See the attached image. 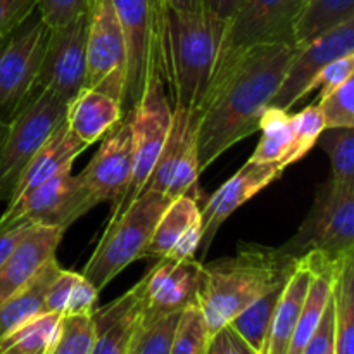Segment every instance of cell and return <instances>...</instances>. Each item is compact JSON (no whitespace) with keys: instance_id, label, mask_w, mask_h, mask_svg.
Listing matches in <instances>:
<instances>
[{"instance_id":"obj_46","label":"cell","mask_w":354,"mask_h":354,"mask_svg":"<svg viewBox=\"0 0 354 354\" xmlns=\"http://www.w3.org/2000/svg\"><path fill=\"white\" fill-rule=\"evenodd\" d=\"M7 130H9V123H6V121L0 120V149H2L3 140H6Z\"/></svg>"},{"instance_id":"obj_34","label":"cell","mask_w":354,"mask_h":354,"mask_svg":"<svg viewBox=\"0 0 354 354\" xmlns=\"http://www.w3.org/2000/svg\"><path fill=\"white\" fill-rule=\"evenodd\" d=\"M209 330L199 306L182 311L169 354H206Z\"/></svg>"},{"instance_id":"obj_14","label":"cell","mask_w":354,"mask_h":354,"mask_svg":"<svg viewBox=\"0 0 354 354\" xmlns=\"http://www.w3.org/2000/svg\"><path fill=\"white\" fill-rule=\"evenodd\" d=\"M349 54H354V19L346 21L310 44L297 47L270 107L289 111L297 100L311 92V85L322 69L335 59Z\"/></svg>"},{"instance_id":"obj_7","label":"cell","mask_w":354,"mask_h":354,"mask_svg":"<svg viewBox=\"0 0 354 354\" xmlns=\"http://www.w3.org/2000/svg\"><path fill=\"white\" fill-rule=\"evenodd\" d=\"M128 113L131 124V178L124 196L113 206L109 221L120 216L144 192L171 124V104L158 73L149 76L137 106Z\"/></svg>"},{"instance_id":"obj_21","label":"cell","mask_w":354,"mask_h":354,"mask_svg":"<svg viewBox=\"0 0 354 354\" xmlns=\"http://www.w3.org/2000/svg\"><path fill=\"white\" fill-rule=\"evenodd\" d=\"M142 320L140 283L92 313L93 346L90 354H128Z\"/></svg>"},{"instance_id":"obj_2","label":"cell","mask_w":354,"mask_h":354,"mask_svg":"<svg viewBox=\"0 0 354 354\" xmlns=\"http://www.w3.org/2000/svg\"><path fill=\"white\" fill-rule=\"evenodd\" d=\"M227 30V23L206 12H176L158 0L152 68L168 88L171 109L197 114L223 59Z\"/></svg>"},{"instance_id":"obj_1","label":"cell","mask_w":354,"mask_h":354,"mask_svg":"<svg viewBox=\"0 0 354 354\" xmlns=\"http://www.w3.org/2000/svg\"><path fill=\"white\" fill-rule=\"evenodd\" d=\"M296 45L265 44L225 52L196 114L201 173L223 152L259 130Z\"/></svg>"},{"instance_id":"obj_9","label":"cell","mask_w":354,"mask_h":354,"mask_svg":"<svg viewBox=\"0 0 354 354\" xmlns=\"http://www.w3.org/2000/svg\"><path fill=\"white\" fill-rule=\"evenodd\" d=\"M85 88L99 90L123 104L127 44L111 0H88L86 7Z\"/></svg>"},{"instance_id":"obj_19","label":"cell","mask_w":354,"mask_h":354,"mask_svg":"<svg viewBox=\"0 0 354 354\" xmlns=\"http://www.w3.org/2000/svg\"><path fill=\"white\" fill-rule=\"evenodd\" d=\"M201 234L199 201L189 196L176 197L156 223L142 259L196 258Z\"/></svg>"},{"instance_id":"obj_38","label":"cell","mask_w":354,"mask_h":354,"mask_svg":"<svg viewBox=\"0 0 354 354\" xmlns=\"http://www.w3.org/2000/svg\"><path fill=\"white\" fill-rule=\"evenodd\" d=\"M88 0H38L37 12L50 30L71 23L86 12Z\"/></svg>"},{"instance_id":"obj_6","label":"cell","mask_w":354,"mask_h":354,"mask_svg":"<svg viewBox=\"0 0 354 354\" xmlns=\"http://www.w3.org/2000/svg\"><path fill=\"white\" fill-rule=\"evenodd\" d=\"M66 109V100L47 90H35L9 121V130L0 149V203L9 201L23 169L64 121Z\"/></svg>"},{"instance_id":"obj_30","label":"cell","mask_w":354,"mask_h":354,"mask_svg":"<svg viewBox=\"0 0 354 354\" xmlns=\"http://www.w3.org/2000/svg\"><path fill=\"white\" fill-rule=\"evenodd\" d=\"M334 301V354H354V256H349L339 265Z\"/></svg>"},{"instance_id":"obj_31","label":"cell","mask_w":354,"mask_h":354,"mask_svg":"<svg viewBox=\"0 0 354 354\" xmlns=\"http://www.w3.org/2000/svg\"><path fill=\"white\" fill-rule=\"evenodd\" d=\"M283 286H286V283H283ZM283 286L270 290L268 294H265V296L259 297L258 301L249 304L245 310H242L241 313L228 324L258 354H263V351H265L270 325H272L273 313H275L277 303H279Z\"/></svg>"},{"instance_id":"obj_11","label":"cell","mask_w":354,"mask_h":354,"mask_svg":"<svg viewBox=\"0 0 354 354\" xmlns=\"http://www.w3.org/2000/svg\"><path fill=\"white\" fill-rule=\"evenodd\" d=\"M171 111L165 145L144 190L165 194L171 201L182 196L201 201L196 114L187 109Z\"/></svg>"},{"instance_id":"obj_36","label":"cell","mask_w":354,"mask_h":354,"mask_svg":"<svg viewBox=\"0 0 354 354\" xmlns=\"http://www.w3.org/2000/svg\"><path fill=\"white\" fill-rule=\"evenodd\" d=\"M93 346L92 315L62 317L61 330L48 354H90Z\"/></svg>"},{"instance_id":"obj_25","label":"cell","mask_w":354,"mask_h":354,"mask_svg":"<svg viewBox=\"0 0 354 354\" xmlns=\"http://www.w3.org/2000/svg\"><path fill=\"white\" fill-rule=\"evenodd\" d=\"M59 270L61 266L55 261V258L50 259L38 270L37 275L26 286L21 287L17 292H14L0 304V339L6 337L9 332L30 320L31 317L44 311L45 292Z\"/></svg>"},{"instance_id":"obj_4","label":"cell","mask_w":354,"mask_h":354,"mask_svg":"<svg viewBox=\"0 0 354 354\" xmlns=\"http://www.w3.org/2000/svg\"><path fill=\"white\" fill-rule=\"evenodd\" d=\"M171 203L168 196L144 190L123 213L111 220L83 268V275L102 290L128 265L142 259L156 223Z\"/></svg>"},{"instance_id":"obj_26","label":"cell","mask_w":354,"mask_h":354,"mask_svg":"<svg viewBox=\"0 0 354 354\" xmlns=\"http://www.w3.org/2000/svg\"><path fill=\"white\" fill-rule=\"evenodd\" d=\"M99 290L83 273L59 270L44 297V311L61 317L92 315L97 310Z\"/></svg>"},{"instance_id":"obj_27","label":"cell","mask_w":354,"mask_h":354,"mask_svg":"<svg viewBox=\"0 0 354 354\" xmlns=\"http://www.w3.org/2000/svg\"><path fill=\"white\" fill-rule=\"evenodd\" d=\"M354 19V0H306L294 26L296 47Z\"/></svg>"},{"instance_id":"obj_22","label":"cell","mask_w":354,"mask_h":354,"mask_svg":"<svg viewBox=\"0 0 354 354\" xmlns=\"http://www.w3.org/2000/svg\"><path fill=\"white\" fill-rule=\"evenodd\" d=\"M88 147L83 144L75 133L68 128L66 121H62L57 128L50 133V137L44 142L37 154L31 158L26 168L21 173L12 194H10L7 206L23 201L24 197L30 196L35 189L50 180L52 176L57 175L59 171L66 168H73L75 159Z\"/></svg>"},{"instance_id":"obj_13","label":"cell","mask_w":354,"mask_h":354,"mask_svg":"<svg viewBox=\"0 0 354 354\" xmlns=\"http://www.w3.org/2000/svg\"><path fill=\"white\" fill-rule=\"evenodd\" d=\"M86 83V12L71 23L50 30L47 48L38 69L35 90L69 100Z\"/></svg>"},{"instance_id":"obj_15","label":"cell","mask_w":354,"mask_h":354,"mask_svg":"<svg viewBox=\"0 0 354 354\" xmlns=\"http://www.w3.org/2000/svg\"><path fill=\"white\" fill-rule=\"evenodd\" d=\"M306 0H245L230 21L225 52L252 45L294 44V26Z\"/></svg>"},{"instance_id":"obj_43","label":"cell","mask_w":354,"mask_h":354,"mask_svg":"<svg viewBox=\"0 0 354 354\" xmlns=\"http://www.w3.org/2000/svg\"><path fill=\"white\" fill-rule=\"evenodd\" d=\"M31 227H33V223L28 220H17L9 225H0V266L6 263L10 252L19 244L21 239L30 232Z\"/></svg>"},{"instance_id":"obj_3","label":"cell","mask_w":354,"mask_h":354,"mask_svg":"<svg viewBox=\"0 0 354 354\" xmlns=\"http://www.w3.org/2000/svg\"><path fill=\"white\" fill-rule=\"evenodd\" d=\"M297 259L280 248L241 242L232 258L204 265L199 308L209 335L230 324L242 310L270 290L283 286Z\"/></svg>"},{"instance_id":"obj_42","label":"cell","mask_w":354,"mask_h":354,"mask_svg":"<svg viewBox=\"0 0 354 354\" xmlns=\"http://www.w3.org/2000/svg\"><path fill=\"white\" fill-rule=\"evenodd\" d=\"M206 354H258L230 325L214 332L207 342Z\"/></svg>"},{"instance_id":"obj_23","label":"cell","mask_w":354,"mask_h":354,"mask_svg":"<svg viewBox=\"0 0 354 354\" xmlns=\"http://www.w3.org/2000/svg\"><path fill=\"white\" fill-rule=\"evenodd\" d=\"M124 116L120 100L93 88H82L68 102L66 124L90 147Z\"/></svg>"},{"instance_id":"obj_44","label":"cell","mask_w":354,"mask_h":354,"mask_svg":"<svg viewBox=\"0 0 354 354\" xmlns=\"http://www.w3.org/2000/svg\"><path fill=\"white\" fill-rule=\"evenodd\" d=\"M244 2L245 0H201L203 12L227 24H230Z\"/></svg>"},{"instance_id":"obj_41","label":"cell","mask_w":354,"mask_h":354,"mask_svg":"<svg viewBox=\"0 0 354 354\" xmlns=\"http://www.w3.org/2000/svg\"><path fill=\"white\" fill-rule=\"evenodd\" d=\"M38 0H0V40L37 10Z\"/></svg>"},{"instance_id":"obj_37","label":"cell","mask_w":354,"mask_h":354,"mask_svg":"<svg viewBox=\"0 0 354 354\" xmlns=\"http://www.w3.org/2000/svg\"><path fill=\"white\" fill-rule=\"evenodd\" d=\"M325 128H354V78L318 99Z\"/></svg>"},{"instance_id":"obj_18","label":"cell","mask_w":354,"mask_h":354,"mask_svg":"<svg viewBox=\"0 0 354 354\" xmlns=\"http://www.w3.org/2000/svg\"><path fill=\"white\" fill-rule=\"evenodd\" d=\"M283 169L279 165H263V162L248 161L227 183L220 187L201 209V254L209 251L214 237L221 225L249 199L261 192L265 187L280 178Z\"/></svg>"},{"instance_id":"obj_16","label":"cell","mask_w":354,"mask_h":354,"mask_svg":"<svg viewBox=\"0 0 354 354\" xmlns=\"http://www.w3.org/2000/svg\"><path fill=\"white\" fill-rule=\"evenodd\" d=\"M127 44V88L123 113L133 109L152 75V37L158 0H111Z\"/></svg>"},{"instance_id":"obj_35","label":"cell","mask_w":354,"mask_h":354,"mask_svg":"<svg viewBox=\"0 0 354 354\" xmlns=\"http://www.w3.org/2000/svg\"><path fill=\"white\" fill-rule=\"evenodd\" d=\"M290 120H292V147L287 158V168L301 161L313 149V145H317L318 137L325 130L318 104L304 107L301 113L290 116Z\"/></svg>"},{"instance_id":"obj_28","label":"cell","mask_w":354,"mask_h":354,"mask_svg":"<svg viewBox=\"0 0 354 354\" xmlns=\"http://www.w3.org/2000/svg\"><path fill=\"white\" fill-rule=\"evenodd\" d=\"M62 317L41 311L0 339V354H48L61 330Z\"/></svg>"},{"instance_id":"obj_40","label":"cell","mask_w":354,"mask_h":354,"mask_svg":"<svg viewBox=\"0 0 354 354\" xmlns=\"http://www.w3.org/2000/svg\"><path fill=\"white\" fill-rule=\"evenodd\" d=\"M334 330H335V301L332 294L327 308H325L322 320L315 332L311 334L310 341L304 346L301 354H327L328 349L334 346Z\"/></svg>"},{"instance_id":"obj_33","label":"cell","mask_w":354,"mask_h":354,"mask_svg":"<svg viewBox=\"0 0 354 354\" xmlns=\"http://www.w3.org/2000/svg\"><path fill=\"white\" fill-rule=\"evenodd\" d=\"M180 315L173 313L147 324L140 320L128 354H169Z\"/></svg>"},{"instance_id":"obj_5","label":"cell","mask_w":354,"mask_h":354,"mask_svg":"<svg viewBox=\"0 0 354 354\" xmlns=\"http://www.w3.org/2000/svg\"><path fill=\"white\" fill-rule=\"evenodd\" d=\"M280 249L296 259L311 251L334 261L354 256V187L327 180L301 227Z\"/></svg>"},{"instance_id":"obj_8","label":"cell","mask_w":354,"mask_h":354,"mask_svg":"<svg viewBox=\"0 0 354 354\" xmlns=\"http://www.w3.org/2000/svg\"><path fill=\"white\" fill-rule=\"evenodd\" d=\"M50 28L35 12L0 40V120L9 123L35 92Z\"/></svg>"},{"instance_id":"obj_32","label":"cell","mask_w":354,"mask_h":354,"mask_svg":"<svg viewBox=\"0 0 354 354\" xmlns=\"http://www.w3.org/2000/svg\"><path fill=\"white\" fill-rule=\"evenodd\" d=\"M317 144L330 158L332 180L354 187V128H325Z\"/></svg>"},{"instance_id":"obj_17","label":"cell","mask_w":354,"mask_h":354,"mask_svg":"<svg viewBox=\"0 0 354 354\" xmlns=\"http://www.w3.org/2000/svg\"><path fill=\"white\" fill-rule=\"evenodd\" d=\"M104 140L80 178L97 201L114 204L124 196L131 178V124L130 113L104 135Z\"/></svg>"},{"instance_id":"obj_45","label":"cell","mask_w":354,"mask_h":354,"mask_svg":"<svg viewBox=\"0 0 354 354\" xmlns=\"http://www.w3.org/2000/svg\"><path fill=\"white\" fill-rule=\"evenodd\" d=\"M162 3L166 7H169V9L176 10V12H203V3H201V0H162Z\"/></svg>"},{"instance_id":"obj_39","label":"cell","mask_w":354,"mask_h":354,"mask_svg":"<svg viewBox=\"0 0 354 354\" xmlns=\"http://www.w3.org/2000/svg\"><path fill=\"white\" fill-rule=\"evenodd\" d=\"M353 75H354V54L344 55V57L335 59L334 62H330L327 68H324L320 73H318L313 85H311V90L320 88V97H325L330 92H334L335 88H339L342 83L348 82L349 78H353ZM320 97H318V99H320Z\"/></svg>"},{"instance_id":"obj_12","label":"cell","mask_w":354,"mask_h":354,"mask_svg":"<svg viewBox=\"0 0 354 354\" xmlns=\"http://www.w3.org/2000/svg\"><path fill=\"white\" fill-rule=\"evenodd\" d=\"M142 322L158 320L199 306L204 265L196 258L159 259L140 280Z\"/></svg>"},{"instance_id":"obj_10","label":"cell","mask_w":354,"mask_h":354,"mask_svg":"<svg viewBox=\"0 0 354 354\" xmlns=\"http://www.w3.org/2000/svg\"><path fill=\"white\" fill-rule=\"evenodd\" d=\"M97 204L99 201L83 180L73 175L71 168H66L41 183L23 201L7 206L0 216V225L28 220L33 225L55 227L66 232Z\"/></svg>"},{"instance_id":"obj_20","label":"cell","mask_w":354,"mask_h":354,"mask_svg":"<svg viewBox=\"0 0 354 354\" xmlns=\"http://www.w3.org/2000/svg\"><path fill=\"white\" fill-rule=\"evenodd\" d=\"M64 230L55 227L33 225L9 258L0 266V304L26 286L38 270L55 258Z\"/></svg>"},{"instance_id":"obj_29","label":"cell","mask_w":354,"mask_h":354,"mask_svg":"<svg viewBox=\"0 0 354 354\" xmlns=\"http://www.w3.org/2000/svg\"><path fill=\"white\" fill-rule=\"evenodd\" d=\"M292 114L289 111L268 107L259 120L261 140L249 161L263 165H279L286 171L287 158L292 147Z\"/></svg>"},{"instance_id":"obj_24","label":"cell","mask_w":354,"mask_h":354,"mask_svg":"<svg viewBox=\"0 0 354 354\" xmlns=\"http://www.w3.org/2000/svg\"><path fill=\"white\" fill-rule=\"evenodd\" d=\"M311 273H313V270H311L310 258H308V254L301 256L297 259L292 275L289 277V280L283 286L282 294H280L263 354H287L289 351L290 339H292L297 320H299Z\"/></svg>"}]
</instances>
